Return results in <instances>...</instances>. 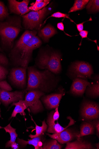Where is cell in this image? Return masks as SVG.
Wrapping results in <instances>:
<instances>
[{
  "instance_id": "6da1fadb",
  "label": "cell",
  "mask_w": 99,
  "mask_h": 149,
  "mask_svg": "<svg viewBox=\"0 0 99 149\" xmlns=\"http://www.w3.org/2000/svg\"><path fill=\"white\" fill-rule=\"evenodd\" d=\"M36 30H26L10 50L9 57L12 63L17 67L27 68L33 51L42 44Z\"/></svg>"
},
{
  "instance_id": "7a4b0ae2",
  "label": "cell",
  "mask_w": 99,
  "mask_h": 149,
  "mask_svg": "<svg viewBox=\"0 0 99 149\" xmlns=\"http://www.w3.org/2000/svg\"><path fill=\"white\" fill-rule=\"evenodd\" d=\"M48 70L40 71L34 66L27 68L26 90H38L45 93L54 89L58 85L59 77Z\"/></svg>"
},
{
  "instance_id": "3957f363",
  "label": "cell",
  "mask_w": 99,
  "mask_h": 149,
  "mask_svg": "<svg viewBox=\"0 0 99 149\" xmlns=\"http://www.w3.org/2000/svg\"><path fill=\"white\" fill-rule=\"evenodd\" d=\"M22 18L18 15L9 16L0 21V39L3 47L12 49L15 40L22 30Z\"/></svg>"
},
{
  "instance_id": "277c9868",
  "label": "cell",
  "mask_w": 99,
  "mask_h": 149,
  "mask_svg": "<svg viewBox=\"0 0 99 149\" xmlns=\"http://www.w3.org/2000/svg\"><path fill=\"white\" fill-rule=\"evenodd\" d=\"M62 56L59 52L50 49H42L37 57L35 63L41 70H48L57 75L62 71Z\"/></svg>"
},
{
  "instance_id": "5b68a950",
  "label": "cell",
  "mask_w": 99,
  "mask_h": 149,
  "mask_svg": "<svg viewBox=\"0 0 99 149\" xmlns=\"http://www.w3.org/2000/svg\"><path fill=\"white\" fill-rule=\"evenodd\" d=\"M48 11V8L45 7L40 10L31 11L21 16L24 28L30 31L39 30Z\"/></svg>"
},
{
  "instance_id": "8992f818",
  "label": "cell",
  "mask_w": 99,
  "mask_h": 149,
  "mask_svg": "<svg viewBox=\"0 0 99 149\" xmlns=\"http://www.w3.org/2000/svg\"><path fill=\"white\" fill-rule=\"evenodd\" d=\"M93 73L92 66L89 63L78 61L70 65L67 74L69 77L72 79L80 78L87 79H91Z\"/></svg>"
},
{
  "instance_id": "52a82bcc",
  "label": "cell",
  "mask_w": 99,
  "mask_h": 149,
  "mask_svg": "<svg viewBox=\"0 0 99 149\" xmlns=\"http://www.w3.org/2000/svg\"><path fill=\"white\" fill-rule=\"evenodd\" d=\"M45 94L38 90L29 91L26 94L25 100L30 104L29 108L32 113H37L44 110V107L40 99Z\"/></svg>"
},
{
  "instance_id": "ba28073f",
  "label": "cell",
  "mask_w": 99,
  "mask_h": 149,
  "mask_svg": "<svg viewBox=\"0 0 99 149\" xmlns=\"http://www.w3.org/2000/svg\"><path fill=\"white\" fill-rule=\"evenodd\" d=\"M26 68L21 67L14 68L11 70L9 76V79L14 85L24 88L27 81Z\"/></svg>"
},
{
  "instance_id": "9c48e42d",
  "label": "cell",
  "mask_w": 99,
  "mask_h": 149,
  "mask_svg": "<svg viewBox=\"0 0 99 149\" xmlns=\"http://www.w3.org/2000/svg\"><path fill=\"white\" fill-rule=\"evenodd\" d=\"M25 93L23 91L10 92L0 88V102L8 106L11 103L24 100Z\"/></svg>"
},
{
  "instance_id": "30bf717a",
  "label": "cell",
  "mask_w": 99,
  "mask_h": 149,
  "mask_svg": "<svg viewBox=\"0 0 99 149\" xmlns=\"http://www.w3.org/2000/svg\"><path fill=\"white\" fill-rule=\"evenodd\" d=\"M81 113L82 117L86 119H97L99 117V105L94 102H85L82 104Z\"/></svg>"
},
{
  "instance_id": "8fae6325",
  "label": "cell",
  "mask_w": 99,
  "mask_h": 149,
  "mask_svg": "<svg viewBox=\"0 0 99 149\" xmlns=\"http://www.w3.org/2000/svg\"><path fill=\"white\" fill-rule=\"evenodd\" d=\"M8 8L11 13L21 16L30 11L28 7L30 2L29 0L19 2L16 0L8 1Z\"/></svg>"
},
{
  "instance_id": "7c38bea8",
  "label": "cell",
  "mask_w": 99,
  "mask_h": 149,
  "mask_svg": "<svg viewBox=\"0 0 99 149\" xmlns=\"http://www.w3.org/2000/svg\"><path fill=\"white\" fill-rule=\"evenodd\" d=\"M68 128L59 133L46 134L52 139L57 140L61 144L67 143L75 138L77 139L80 133V132H77Z\"/></svg>"
},
{
  "instance_id": "4fadbf2b",
  "label": "cell",
  "mask_w": 99,
  "mask_h": 149,
  "mask_svg": "<svg viewBox=\"0 0 99 149\" xmlns=\"http://www.w3.org/2000/svg\"><path fill=\"white\" fill-rule=\"evenodd\" d=\"M91 83L87 79L76 78L74 80L70 88V92L75 96H82L88 86Z\"/></svg>"
},
{
  "instance_id": "5bb4252c",
  "label": "cell",
  "mask_w": 99,
  "mask_h": 149,
  "mask_svg": "<svg viewBox=\"0 0 99 149\" xmlns=\"http://www.w3.org/2000/svg\"><path fill=\"white\" fill-rule=\"evenodd\" d=\"M64 95V93H53L43 96L41 100L48 109H55L58 107L61 100Z\"/></svg>"
},
{
  "instance_id": "9a60e30c",
  "label": "cell",
  "mask_w": 99,
  "mask_h": 149,
  "mask_svg": "<svg viewBox=\"0 0 99 149\" xmlns=\"http://www.w3.org/2000/svg\"><path fill=\"white\" fill-rule=\"evenodd\" d=\"M65 149H95L92 144L84 140L81 138L77 139L73 142L66 143Z\"/></svg>"
},
{
  "instance_id": "2e32d148",
  "label": "cell",
  "mask_w": 99,
  "mask_h": 149,
  "mask_svg": "<svg viewBox=\"0 0 99 149\" xmlns=\"http://www.w3.org/2000/svg\"><path fill=\"white\" fill-rule=\"evenodd\" d=\"M57 33V31L54 27L48 24L39 31L38 35L45 42H48L51 37Z\"/></svg>"
},
{
  "instance_id": "e0dca14e",
  "label": "cell",
  "mask_w": 99,
  "mask_h": 149,
  "mask_svg": "<svg viewBox=\"0 0 99 149\" xmlns=\"http://www.w3.org/2000/svg\"><path fill=\"white\" fill-rule=\"evenodd\" d=\"M11 105L15 106V107L12 114L11 118L16 117L18 113L20 114L21 116H25L26 114L24 111L27 108L29 107L30 104L25 100H20L17 102L13 103Z\"/></svg>"
},
{
  "instance_id": "ac0fdd59",
  "label": "cell",
  "mask_w": 99,
  "mask_h": 149,
  "mask_svg": "<svg viewBox=\"0 0 99 149\" xmlns=\"http://www.w3.org/2000/svg\"><path fill=\"white\" fill-rule=\"evenodd\" d=\"M67 118L70 120L69 125L66 127L64 128L58 122L55 124H52L50 123H47L48 127L47 131L48 133H52L53 134H58L62 132L66 129L68 128L69 127L75 124V121L71 117H68Z\"/></svg>"
},
{
  "instance_id": "d6986e66",
  "label": "cell",
  "mask_w": 99,
  "mask_h": 149,
  "mask_svg": "<svg viewBox=\"0 0 99 149\" xmlns=\"http://www.w3.org/2000/svg\"><path fill=\"white\" fill-rule=\"evenodd\" d=\"M95 121L96 120H94L91 122L83 123L80 127V132L78 135L77 138L93 134L95 129Z\"/></svg>"
},
{
  "instance_id": "ffe728a7",
  "label": "cell",
  "mask_w": 99,
  "mask_h": 149,
  "mask_svg": "<svg viewBox=\"0 0 99 149\" xmlns=\"http://www.w3.org/2000/svg\"><path fill=\"white\" fill-rule=\"evenodd\" d=\"M44 138L42 135L39 136L28 140V141H25L23 139L18 138L17 142L23 147L26 146L27 144L31 145L34 146L35 149H39L40 148L38 145V142L40 141H44Z\"/></svg>"
},
{
  "instance_id": "44dd1931",
  "label": "cell",
  "mask_w": 99,
  "mask_h": 149,
  "mask_svg": "<svg viewBox=\"0 0 99 149\" xmlns=\"http://www.w3.org/2000/svg\"><path fill=\"white\" fill-rule=\"evenodd\" d=\"M86 94L89 97L97 98L99 96V83L96 81V83L91 84L86 88Z\"/></svg>"
},
{
  "instance_id": "7402d4cb",
  "label": "cell",
  "mask_w": 99,
  "mask_h": 149,
  "mask_svg": "<svg viewBox=\"0 0 99 149\" xmlns=\"http://www.w3.org/2000/svg\"><path fill=\"white\" fill-rule=\"evenodd\" d=\"M6 132L8 133L10 135V140L6 143V147H10L11 144L16 142L18 135L16 132V129L12 127L10 125V123L6 127L3 128Z\"/></svg>"
},
{
  "instance_id": "603a6c76",
  "label": "cell",
  "mask_w": 99,
  "mask_h": 149,
  "mask_svg": "<svg viewBox=\"0 0 99 149\" xmlns=\"http://www.w3.org/2000/svg\"><path fill=\"white\" fill-rule=\"evenodd\" d=\"M32 120L34 123L36 127V134L35 135L30 134L29 135V137L31 139L38 137L41 136V135L44 134V133L46 131L48 126L46 124L45 120H44L42 122V126H39L37 125L35 123V122L33 120L32 116H31Z\"/></svg>"
},
{
  "instance_id": "cb8c5ba5",
  "label": "cell",
  "mask_w": 99,
  "mask_h": 149,
  "mask_svg": "<svg viewBox=\"0 0 99 149\" xmlns=\"http://www.w3.org/2000/svg\"><path fill=\"white\" fill-rule=\"evenodd\" d=\"M49 0H36L35 3L31 4V6L29 7L31 11H37L40 10L46 7L50 3Z\"/></svg>"
},
{
  "instance_id": "d4e9b609",
  "label": "cell",
  "mask_w": 99,
  "mask_h": 149,
  "mask_svg": "<svg viewBox=\"0 0 99 149\" xmlns=\"http://www.w3.org/2000/svg\"><path fill=\"white\" fill-rule=\"evenodd\" d=\"M89 1V0H76L73 6L70 9L69 13L83 9L85 8Z\"/></svg>"
},
{
  "instance_id": "484cf974",
  "label": "cell",
  "mask_w": 99,
  "mask_h": 149,
  "mask_svg": "<svg viewBox=\"0 0 99 149\" xmlns=\"http://www.w3.org/2000/svg\"><path fill=\"white\" fill-rule=\"evenodd\" d=\"M63 146L59 144L55 139L44 143L42 146V149H61Z\"/></svg>"
},
{
  "instance_id": "4316f807",
  "label": "cell",
  "mask_w": 99,
  "mask_h": 149,
  "mask_svg": "<svg viewBox=\"0 0 99 149\" xmlns=\"http://www.w3.org/2000/svg\"><path fill=\"white\" fill-rule=\"evenodd\" d=\"M9 16L8 8L3 2L0 1V21H4Z\"/></svg>"
},
{
  "instance_id": "83f0119b",
  "label": "cell",
  "mask_w": 99,
  "mask_h": 149,
  "mask_svg": "<svg viewBox=\"0 0 99 149\" xmlns=\"http://www.w3.org/2000/svg\"><path fill=\"white\" fill-rule=\"evenodd\" d=\"M88 10L92 12H96L99 10V1L92 0L89 1L87 6Z\"/></svg>"
},
{
  "instance_id": "f1b7e54d",
  "label": "cell",
  "mask_w": 99,
  "mask_h": 149,
  "mask_svg": "<svg viewBox=\"0 0 99 149\" xmlns=\"http://www.w3.org/2000/svg\"><path fill=\"white\" fill-rule=\"evenodd\" d=\"M51 17H55L56 18H66L69 19L70 21L71 22H74V21L72 19H71L69 17V15L65 14V13H62L60 12H57L53 13V14L51 15V16H50V17H49L48 18H47L46 19V20H45V21L44 22V23L43 24H42V26L43 25H44V24H45L47 20L48 19Z\"/></svg>"
},
{
  "instance_id": "f546056e",
  "label": "cell",
  "mask_w": 99,
  "mask_h": 149,
  "mask_svg": "<svg viewBox=\"0 0 99 149\" xmlns=\"http://www.w3.org/2000/svg\"><path fill=\"white\" fill-rule=\"evenodd\" d=\"M8 74V71L4 66L0 64V80L5 79Z\"/></svg>"
},
{
  "instance_id": "4dcf8cb0",
  "label": "cell",
  "mask_w": 99,
  "mask_h": 149,
  "mask_svg": "<svg viewBox=\"0 0 99 149\" xmlns=\"http://www.w3.org/2000/svg\"><path fill=\"white\" fill-rule=\"evenodd\" d=\"M0 88L8 91H11L12 88L6 81L5 80H0ZM1 104L0 102V105ZM1 110V108H0Z\"/></svg>"
},
{
  "instance_id": "1f68e13d",
  "label": "cell",
  "mask_w": 99,
  "mask_h": 149,
  "mask_svg": "<svg viewBox=\"0 0 99 149\" xmlns=\"http://www.w3.org/2000/svg\"><path fill=\"white\" fill-rule=\"evenodd\" d=\"M91 20H92V19H91V18L88 21L82 22V23L79 24H77L76 26L77 27V29L78 31H79V32H80L83 30L84 28L83 24L84 22Z\"/></svg>"
},
{
  "instance_id": "d6a6232c",
  "label": "cell",
  "mask_w": 99,
  "mask_h": 149,
  "mask_svg": "<svg viewBox=\"0 0 99 149\" xmlns=\"http://www.w3.org/2000/svg\"><path fill=\"white\" fill-rule=\"evenodd\" d=\"M3 51L1 46H0V52ZM6 56L2 53H0V64H3L6 60Z\"/></svg>"
},
{
  "instance_id": "836d02e7",
  "label": "cell",
  "mask_w": 99,
  "mask_h": 149,
  "mask_svg": "<svg viewBox=\"0 0 99 149\" xmlns=\"http://www.w3.org/2000/svg\"><path fill=\"white\" fill-rule=\"evenodd\" d=\"M88 33L89 32L87 31L83 30L80 32L79 34L81 37L82 39L84 38H88Z\"/></svg>"
},
{
  "instance_id": "e575fe53",
  "label": "cell",
  "mask_w": 99,
  "mask_h": 149,
  "mask_svg": "<svg viewBox=\"0 0 99 149\" xmlns=\"http://www.w3.org/2000/svg\"><path fill=\"white\" fill-rule=\"evenodd\" d=\"M57 27L58 29H59L61 31H63L66 35L68 36H69V35H68L66 33L64 32V25L62 22H59V23H58L57 24Z\"/></svg>"
},
{
  "instance_id": "d590c367",
  "label": "cell",
  "mask_w": 99,
  "mask_h": 149,
  "mask_svg": "<svg viewBox=\"0 0 99 149\" xmlns=\"http://www.w3.org/2000/svg\"><path fill=\"white\" fill-rule=\"evenodd\" d=\"M95 128L96 129L97 135L98 138L99 136V120H96L95 123Z\"/></svg>"
},
{
  "instance_id": "8d00e7d4",
  "label": "cell",
  "mask_w": 99,
  "mask_h": 149,
  "mask_svg": "<svg viewBox=\"0 0 99 149\" xmlns=\"http://www.w3.org/2000/svg\"><path fill=\"white\" fill-rule=\"evenodd\" d=\"M10 147L12 149H17L19 148V144L16 142L12 143L10 145Z\"/></svg>"
},
{
  "instance_id": "74e56055",
  "label": "cell",
  "mask_w": 99,
  "mask_h": 149,
  "mask_svg": "<svg viewBox=\"0 0 99 149\" xmlns=\"http://www.w3.org/2000/svg\"><path fill=\"white\" fill-rule=\"evenodd\" d=\"M96 146L97 147V149H99V143H97L96 145Z\"/></svg>"
},
{
  "instance_id": "f35d334b",
  "label": "cell",
  "mask_w": 99,
  "mask_h": 149,
  "mask_svg": "<svg viewBox=\"0 0 99 149\" xmlns=\"http://www.w3.org/2000/svg\"><path fill=\"white\" fill-rule=\"evenodd\" d=\"M3 128V127H1V126H0V129H2Z\"/></svg>"
}]
</instances>
